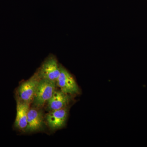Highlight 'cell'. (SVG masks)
Listing matches in <instances>:
<instances>
[{
  "mask_svg": "<svg viewBox=\"0 0 147 147\" xmlns=\"http://www.w3.org/2000/svg\"><path fill=\"white\" fill-rule=\"evenodd\" d=\"M17 114L14 122V126L16 128L25 131L27 125L28 114L30 103L24 102L16 98Z\"/></svg>",
  "mask_w": 147,
  "mask_h": 147,
  "instance_id": "52a82bcc",
  "label": "cell"
},
{
  "mask_svg": "<svg viewBox=\"0 0 147 147\" xmlns=\"http://www.w3.org/2000/svg\"><path fill=\"white\" fill-rule=\"evenodd\" d=\"M40 79L36 72L30 79L21 84L16 91V98L30 103L32 102Z\"/></svg>",
  "mask_w": 147,
  "mask_h": 147,
  "instance_id": "7a4b0ae2",
  "label": "cell"
},
{
  "mask_svg": "<svg viewBox=\"0 0 147 147\" xmlns=\"http://www.w3.org/2000/svg\"><path fill=\"white\" fill-rule=\"evenodd\" d=\"M68 114L67 107L50 111L45 118L47 125L52 130L62 128L65 124Z\"/></svg>",
  "mask_w": 147,
  "mask_h": 147,
  "instance_id": "8992f818",
  "label": "cell"
},
{
  "mask_svg": "<svg viewBox=\"0 0 147 147\" xmlns=\"http://www.w3.org/2000/svg\"><path fill=\"white\" fill-rule=\"evenodd\" d=\"M44 123L43 113L40 108H30L28 114L27 125L24 131L33 132L42 130Z\"/></svg>",
  "mask_w": 147,
  "mask_h": 147,
  "instance_id": "5b68a950",
  "label": "cell"
},
{
  "mask_svg": "<svg viewBox=\"0 0 147 147\" xmlns=\"http://www.w3.org/2000/svg\"><path fill=\"white\" fill-rule=\"evenodd\" d=\"M40 79H45L57 82L60 73V65L55 56L48 57L37 71Z\"/></svg>",
  "mask_w": 147,
  "mask_h": 147,
  "instance_id": "3957f363",
  "label": "cell"
},
{
  "mask_svg": "<svg viewBox=\"0 0 147 147\" xmlns=\"http://www.w3.org/2000/svg\"><path fill=\"white\" fill-rule=\"evenodd\" d=\"M69 101V95L61 90H55L53 96L47 102V110L50 112L66 108L67 107Z\"/></svg>",
  "mask_w": 147,
  "mask_h": 147,
  "instance_id": "ba28073f",
  "label": "cell"
},
{
  "mask_svg": "<svg viewBox=\"0 0 147 147\" xmlns=\"http://www.w3.org/2000/svg\"><path fill=\"white\" fill-rule=\"evenodd\" d=\"M60 73L57 80V85L61 90L67 94H77L79 92V86L71 74L60 65Z\"/></svg>",
  "mask_w": 147,
  "mask_h": 147,
  "instance_id": "277c9868",
  "label": "cell"
},
{
  "mask_svg": "<svg viewBox=\"0 0 147 147\" xmlns=\"http://www.w3.org/2000/svg\"><path fill=\"white\" fill-rule=\"evenodd\" d=\"M55 81L45 79H40L33 99V106L36 108H42L50 100L56 90Z\"/></svg>",
  "mask_w": 147,
  "mask_h": 147,
  "instance_id": "6da1fadb",
  "label": "cell"
}]
</instances>
